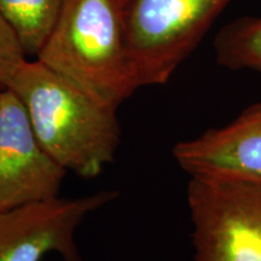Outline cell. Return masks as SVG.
<instances>
[{
    "label": "cell",
    "mask_w": 261,
    "mask_h": 261,
    "mask_svg": "<svg viewBox=\"0 0 261 261\" xmlns=\"http://www.w3.org/2000/svg\"><path fill=\"white\" fill-rule=\"evenodd\" d=\"M67 169L42 146L19 97L0 92V211L60 197Z\"/></svg>",
    "instance_id": "obj_6"
},
{
    "label": "cell",
    "mask_w": 261,
    "mask_h": 261,
    "mask_svg": "<svg viewBox=\"0 0 261 261\" xmlns=\"http://www.w3.org/2000/svg\"><path fill=\"white\" fill-rule=\"evenodd\" d=\"M172 155L190 178L261 182V102L227 125L177 143Z\"/></svg>",
    "instance_id": "obj_7"
},
{
    "label": "cell",
    "mask_w": 261,
    "mask_h": 261,
    "mask_svg": "<svg viewBox=\"0 0 261 261\" xmlns=\"http://www.w3.org/2000/svg\"><path fill=\"white\" fill-rule=\"evenodd\" d=\"M3 89H4V87H3L2 85H0V92H2V90H3Z\"/></svg>",
    "instance_id": "obj_11"
},
{
    "label": "cell",
    "mask_w": 261,
    "mask_h": 261,
    "mask_svg": "<svg viewBox=\"0 0 261 261\" xmlns=\"http://www.w3.org/2000/svg\"><path fill=\"white\" fill-rule=\"evenodd\" d=\"M37 60L114 109L139 89L126 47L121 0H65Z\"/></svg>",
    "instance_id": "obj_2"
},
{
    "label": "cell",
    "mask_w": 261,
    "mask_h": 261,
    "mask_svg": "<svg viewBox=\"0 0 261 261\" xmlns=\"http://www.w3.org/2000/svg\"><path fill=\"white\" fill-rule=\"evenodd\" d=\"M218 63L230 70L261 74V16H246L227 23L214 41Z\"/></svg>",
    "instance_id": "obj_9"
},
{
    "label": "cell",
    "mask_w": 261,
    "mask_h": 261,
    "mask_svg": "<svg viewBox=\"0 0 261 261\" xmlns=\"http://www.w3.org/2000/svg\"><path fill=\"white\" fill-rule=\"evenodd\" d=\"M65 0H0V12L15 32L25 56L37 57Z\"/></svg>",
    "instance_id": "obj_8"
},
{
    "label": "cell",
    "mask_w": 261,
    "mask_h": 261,
    "mask_svg": "<svg viewBox=\"0 0 261 261\" xmlns=\"http://www.w3.org/2000/svg\"><path fill=\"white\" fill-rule=\"evenodd\" d=\"M232 0H121L123 33L139 87L163 85Z\"/></svg>",
    "instance_id": "obj_3"
},
{
    "label": "cell",
    "mask_w": 261,
    "mask_h": 261,
    "mask_svg": "<svg viewBox=\"0 0 261 261\" xmlns=\"http://www.w3.org/2000/svg\"><path fill=\"white\" fill-rule=\"evenodd\" d=\"M8 87L42 146L68 172L92 179L113 162L121 138L116 109L37 58L25 61Z\"/></svg>",
    "instance_id": "obj_1"
},
{
    "label": "cell",
    "mask_w": 261,
    "mask_h": 261,
    "mask_svg": "<svg viewBox=\"0 0 261 261\" xmlns=\"http://www.w3.org/2000/svg\"><path fill=\"white\" fill-rule=\"evenodd\" d=\"M194 261H261V182L190 178Z\"/></svg>",
    "instance_id": "obj_4"
},
{
    "label": "cell",
    "mask_w": 261,
    "mask_h": 261,
    "mask_svg": "<svg viewBox=\"0 0 261 261\" xmlns=\"http://www.w3.org/2000/svg\"><path fill=\"white\" fill-rule=\"evenodd\" d=\"M27 61L15 32L0 12V85L8 87L22 64Z\"/></svg>",
    "instance_id": "obj_10"
},
{
    "label": "cell",
    "mask_w": 261,
    "mask_h": 261,
    "mask_svg": "<svg viewBox=\"0 0 261 261\" xmlns=\"http://www.w3.org/2000/svg\"><path fill=\"white\" fill-rule=\"evenodd\" d=\"M117 197L113 190L0 211V261H41L57 253L63 261H83L76 231L90 214Z\"/></svg>",
    "instance_id": "obj_5"
}]
</instances>
